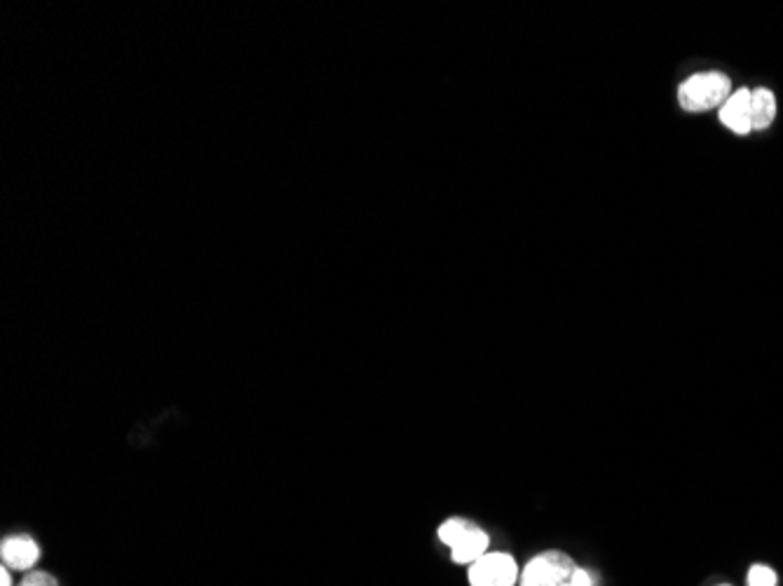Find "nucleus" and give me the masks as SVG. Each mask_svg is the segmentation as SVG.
I'll list each match as a JSON object with an SVG mask.
<instances>
[{
	"label": "nucleus",
	"instance_id": "obj_4",
	"mask_svg": "<svg viewBox=\"0 0 783 586\" xmlns=\"http://www.w3.org/2000/svg\"><path fill=\"white\" fill-rule=\"evenodd\" d=\"M521 567L512 554L489 552L470 565V586H516Z\"/></svg>",
	"mask_w": 783,
	"mask_h": 586
},
{
	"label": "nucleus",
	"instance_id": "obj_2",
	"mask_svg": "<svg viewBox=\"0 0 783 586\" xmlns=\"http://www.w3.org/2000/svg\"><path fill=\"white\" fill-rule=\"evenodd\" d=\"M732 80L725 76V73L711 70V73H697V76H689L680 89H678V101L683 106V111L689 113H701L708 108H716L730 99Z\"/></svg>",
	"mask_w": 783,
	"mask_h": 586
},
{
	"label": "nucleus",
	"instance_id": "obj_9",
	"mask_svg": "<svg viewBox=\"0 0 783 586\" xmlns=\"http://www.w3.org/2000/svg\"><path fill=\"white\" fill-rule=\"evenodd\" d=\"M20 586H60L57 577L45 573V571H31L24 575Z\"/></svg>",
	"mask_w": 783,
	"mask_h": 586
},
{
	"label": "nucleus",
	"instance_id": "obj_6",
	"mask_svg": "<svg viewBox=\"0 0 783 586\" xmlns=\"http://www.w3.org/2000/svg\"><path fill=\"white\" fill-rule=\"evenodd\" d=\"M720 120L725 127H730V130L739 137H746L749 132H753V122H751V89H737L734 95L727 99L720 108Z\"/></svg>",
	"mask_w": 783,
	"mask_h": 586
},
{
	"label": "nucleus",
	"instance_id": "obj_10",
	"mask_svg": "<svg viewBox=\"0 0 783 586\" xmlns=\"http://www.w3.org/2000/svg\"><path fill=\"white\" fill-rule=\"evenodd\" d=\"M0 586H12V575L8 565L0 567Z\"/></svg>",
	"mask_w": 783,
	"mask_h": 586
},
{
	"label": "nucleus",
	"instance_id": "obj_3",
	"mask_svg": "<svg viewBox=\"0 0 783 586\" xmlns=\"http://www.w3.org/2000/svg\"><path fill=\"white\" fill-rule=\"evenodd\" d=\"M577 565L566 552H558V549H549L533 556L524 571H521L518 584L521 586H577Z\"/></svg>",
	"mask_w": 783,
	"mask_h": 586
},
{
	"label": "nucleus",
	"instance_id": "obj_11",
	"mask_svg": "<svg viewBox=\"0 0 783 586\" xmlns=\"http://www.w3.org/2000/svg\"><path fill=\"white\" fill-rule=\"evenodd\" d=\"M718 586H730V584H718Z\"/></svg>",
	"mask_w": 783,
	"mask_h": 586
},
{
	"label": "nucleus",
	"instance_id": "obj_7",
	"mask_svg": "<svg viewBox=\"0 0 783 586\" xmlns=\"http://www.w3.org/2000/svg\"><path fill=\"white\" fill-rule=\"evenodd\" d=\"M776 116V97L768 87L751 89V122L753 130H768Z\"/></svg>",
	"mask_w": 783,
	"mask_h": 586
},
{
	"label": "nucleus",
	"instance_id": "obj_5",
	"mask_svg": "<svg viewBox=\"0 0 783 586\" xmlns=\"http://www.w3.org/2000/svg\"><path fill=\"white\" fill-rule=\"evenodd\" d=\"M0 558L10 571H31L41 558V546L31 535H10L0 542Z\"/></svg>",
	"mask_w": 783,
	"mask_h": 586
},
{
	"label": "nucleus",
	"instance_id": "obj_8",
	"mask_svg": "<svg viewBox=\"0 0 783 586\" xmlns=\"http://www.w3.org/2000/svg\"><path fill=\"white\" fill-rule=\"evenodd\" d=\"M749 586H776L779 577L776 573L772 571L770 565H762V563H755L751 565V571H749Z\"/></svg>",
	"mask_w": 783,
	"mask_h": 586
},
{
	"label": "nucleus",
	"instance_id": "obj_1",
	"mask_svg": "<svg viewBox=\"0 0 783 586\" xmlns=\"http://www.w3.org/2000/svg\"><path fill=\"white\" fill-rule=\"evenodd\" d=\"M439 540L451 546V558L458 565H472L483 554H489V533L476 523L453 517L439 525Z\"/></svg>",
	"mask_w": 783,
	"mask_h": 586
}]
</instances>
